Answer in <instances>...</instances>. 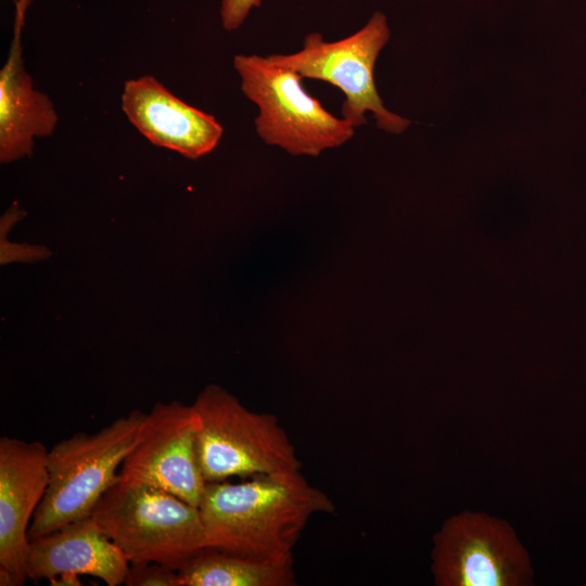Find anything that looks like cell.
Masks as SVG:
<instances>
[{"label": "cell", "mask_w": 586, "mask_h": 586, "mask_svg": "<svg viewBox=\"0 0 586 586\" xmlns=\"http://www.w3.org/2000/svg\"><path fill=\"white\" fill-rule=\"evenodd\" d=\"M206 547L258 559L293 556L309 519L334 502L301 473L263 474L207 483L199 505Z\"/></svg>", "instance_id": "cell-1"}, {"label": "cell", "mask_w": 586, "mask_h": 586, "mask_svg": "<svg viewBox=\"0 0 586 586\" xmlns=\"http://www.w3.org/2000/svg\"><path fill=\"white\" fill-rule=\"evenodd\" d=\"M144 415L135 409L95 433L77 432L49 449V484L31 519L29 540L91 514L118 480L117 469L133 447Z\"/></svg>", "instance_id": "cell-2"}, {"label": "cell", "mask_w": 586, "mask_h": 586, "mask_svg": "<svg viewBox=\"0 0 586 586\" xmlns=\"http://www.w3.org/2000/svg\"><path fill=\"white\" fill-rule=\"evenodd\" d=\"M90 517L129 563L181 569L206 547L199 507L166 491L118 480Z\"/></svg>", "instance_id": "cell-3"}, {"label": "cell", "mask_w": 586, "mask_h": 586, "mask_svg": "<svg viewBox=\"0 0 586 586\" xmlns=\"http://www.w3.org/2000/svg\"><path fill=\"white\" fill-rule=\"evenodd\" d=\"M200 420L198 451L207 483L301 471L295 448L273 415L254 412L217 384L192 404Z\"/></svg>", "instance_id": "cell-4"}, {"label": "cell", "mask_w": 586, "mask_h": 586, "mask_svg": "<svg viewBox=\"0 0 586 586\" xmlns=\"http://www.w3.org/2000/svg\"><path fill=\"white\" fill-rule=\"evenodd\" d=\"M233 66L242 92L258 107L255 129L267 144L292 155L318 156L354 136L355 127L310 95L294 69L268 56L244 54L233 58Z\"/></svg>", "instance_id": "cell-5"}, {"label": "cell", "mask_w": 586, "mask_h": 586, "mask_svg": "<svg viewBox=\"0 0 586 586\" xmlns=\"http://www.w3.org/2000/svg\"><path fill=\"white\" fill-rule=\"evenodd\" d=\"M390 39V28L383 13L377 11L367 24L353 35L335 41H324L318 33L304 39L303 49L292 54L268 58L297 72L303 78L327 81L345 95L342 117L355 128L366 124L371 112L380 129L402 133L410 120L388 111L378 93L373 68Z\"/></svg>", "instance_id": "cell-6"}, {"label": "cell", "mask_w": 586, "mask_h": 586, "mask_svg": "<svg viewBox=\"0 0 586 586\" xmlns=\"http://www.w3.org/2000/svg\"><path fill=\"white\" fill-rule=\"evenodd\" d=\"M432 572L440 586H522L532 582L530 558L504 520L464 511L434 536Z\"/></svg>", "instance_id": "cell-7"}, {"label": "cell", "mask_w": 586, "mask_h": 586, "mask_svg": "<svg viewBox=\"0 0 586 586\" xmlns=\"http://www.w3.org/2000/svg\"><path fill=\"white\" fill-rule=\"evenodd\" d=\"M199 429L193 405L155 404L144 415L118 477L166 491L199 507L207 484L199 461Z\"/></svg>", "instance_id": "cell-8"}, {"label": "cell", "mask_w": 586, "mask_h": 586, "mask_svg": "<svg viewBox=\"0 0 586 586\" xmlns=\"http://www.w3.org/2000/svg\"><path fill=\"white\" fill-rule=\"evenodd\" d=\"M47 447L38 441L0 438V566L24 585L28 528L48 484Z\"/></svg>", "instance_id": "cell-9"}, {"label": "cell", "mask_w": 586, "mask_h": 586, "mask_svg": "<svg viewBox=\"0 0 586 586\" xmlns=\"http://www.w3.org/2000/svg\"><path fill=\"white\" fill-rule=\"evenodd\" d=\"M122 110L152 144L190 160L212 152L224 133L213 115L187 104L150 75L125 81Z\"/></svg>", "instance_id": "cell-10"}, {"label": "cell", "mask_w": 586, "mask_h": 586, "mask_svg": "<svg viewBox=\"0 0 586 586\" xmlns=\"http://www.w3.org/2000/svg\"><path fill=\"white\" fill-rule=\"evenodd\" d=\"M13 38L0 71V162L30 156L35 138L51 136L58 114L49 97L34 88L23 59L22 34L31 0H13Z\"/></svg>", "instance_id": "cell-11"}, {"label": "cell", "mask_w": 586, "mask_h": 586, "mask_svg": "<svg viewBox=\"0 0 586 586\" xmlns=\"http://www.w3.org/2000/svg\"><path fill=\"white\" fill-rule=\"evenodd\" d=\"M129 561L89 515L29 540L27 578L91 575L107 586L125 584Z\"/></svg>", "instance_id": "cell-12"}, {"label": "cell", "mask_w": 586, "mask_h": 586, "mask_svg": "<svg viewBox=\"0 0 586 586\" xmlns=\"http://www.w3.org/2000/svg\"><path fill=\"white\" fill-rule=\"evenodd\" d=\"M293 556L258 559L205 547L178 570L179 586H291Z\"/></svg>", "instance_id": "cell-13"}, {"label": "cell", "mask_w": 586, "mask_h": 586, "mask_svg": "<svg viewBox=\"0 0 586 586\" xmlns=\"http://www.w3.org/2000/svg\"><path fill=\"white\" fill-rule=\"evenodd\" d=\"M127 586H179L178 571L157 562L130 563Z\"/></svg>", "instance_id": "cell-14"}, {"label": "cell", "mask_w": 586, "mask_h": 586, "mask_svg": "<svg viewBox=\"0 0 586 586\" xmlns=\"http://www.w3.org/2000/svg\"><path fill=\"white\" fill-rule=\"evenodd\" d=\"M263 0H221L220 21L225 30L233 31L245 21L253 8L259 7Z\"/></svg>", "instance_id": "cell-15"}, {"label": "cell", "mask_w": 586, "mask_h": 586, "mask_svg": "<svg viewBox=\"0 0 586 586\" xmlns=\"http://www.w3.org/2000/svg\"><path fill=\"white\" fill-rule=\"evenodd\" d=\"M49 583L50 585H54V586H80L81 585L79 575H71V574L60 575Z\"/></svg>", "instance_id": "cell-16"}, {"label": "cell", "mask_w": 586, "mask_h": 586, "mask_svg": "<svg viewBox=\"0 0 586 586\" xmlns=\"http://www.w3.org/2000/svg\"><path fill=\"white\" fill-rule=\"evenodd\" d=\"M0 585L1 586H22L16 575L3 566H0Z\"/></svg>", "instance_id": "cell-17"}]
</instances>
